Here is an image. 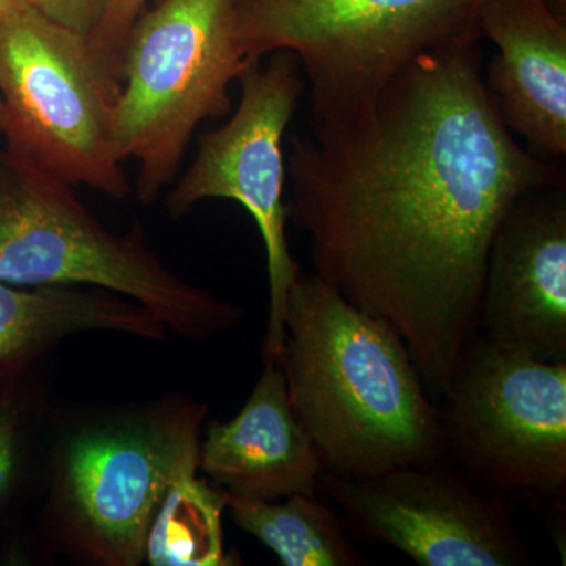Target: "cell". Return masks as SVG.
I'll return each instance as SVG.
<instances>
[{"instance_id": "cell-1", "label": "cell", "mask_w": 566, "mask_h": 566, "mask_svg": "<svg viewBox=\"0 0 566 566\" xmlns=\"http://www.w3.org/2000/svg\"><path fill=\"white\" fill-rule=\"evenodd\" d=\"M480 41L424 52L375 99L290 136L289 222L314 273L389 324L441 400L480 334L486 256L520 197L566 182L502 122Z\"/></svg>"}, {"instance_id": "cell-2", "label": "cell", "mask_w": 566, "mask_h": 566, "mask_svg": "<svg viewBox=\"0 0 566 566\" xmlns=\"http://www.w3.org/2000/svg\"><path fill=\"white\" fill-rule=\"evenodd\" d=\"M277 365L327 474L444 463L441 412L400 335L315 273L290 290Z\"/></svg>"}, {"instance_id": "cell-3", "label": "cell", "mask_w": 566, "mask_h": 566, "mask_svg": "<svg viewBox=\"0 0 566 566\" xmlns=\"http://www.w3.org/2000/svg\"><path fill=\"white\" fill-rule=\"evenodd\" d=\"M208 406L188 395L50 417L40 526L85 566H139L159 504L199 471Z\"/></svg>"}, {"instance_id": "cell-4", "label": "cell", "mask_w": 566, "mask_h": 566, "mask_svg": "<svg viewBox=\"0 0 566 566\" xmlns=\"http://www.w3.org/2000/svg\"><path fill=\"white\" fill-rule=\"evenodd\" d=\"M0 282L95 286L155 315L167 333L203 344L243 322L241 305L178 277L148 245L144 227L114 233L61 180L0 148Z\"/></svg>"}, {"instance_id": "cell-5", "label": "cell", "mask_w": 566, "mask_h": 566, "mask_svg": "<svg viewBox=\"0 0 566 566\" xmlns=\"http://www.w3.org/2000/svg\"><path fill=\"white\" fill-rule=\"evenodd\" d=\"M485 0H233L244 61L277 51L300 61L312 120H333L376 98L424 52L482 40Z\"/></svg>"}, {"instance_id": "cell-6", "label": "cell", "mask_w": 566, "mask_h": 566, "mask_svg": "<svg viewBox=\"0 0 566 566\" xmlns=\"http://www.w3.org/2000/svg\"><path fill=\"white\" fill-rule=\"evenodd\" d=\"M233 0H156L123 48L114 145L137 163L136 192L155 203L174 185L193 133L232 109L230 85L248 69Z\"/></svg>"}, {"instance_id": "cell-7", "label": "cell", "mask_w": 566, "mask_h": 566, "mask_svg": "<svg viewBox=\"0 0 566 566\" xmlns=\"http://www.w3.org/2000/svg\"><path fill=\"white\" fill-rule=\"evenodd\" d=\"M117 87L87 36L31 7L0 18V99L6 147L71 186L132 193L114 145Z\"/></svg>"}, {"instance_id": "cell-8", "label": "cell", "mask_w": 566, "mask_h": 566, "mask_svg": "<svg viewBox=\"0 0 566 566\" xmlns=\"http://www.w3.org/2000/svg\"><path fill=\"white\" fill-rule=\"evenodd\" d=\"M447 457L491 494L560 504L566 493V360L476 335L441 398Z\"/></svg>"}, {"instance_id": "cell-9", "label": "cell", "mask_w": 566, "mask_h": 566, "mask_svg": "<svg viewBox=\"0 0 566 566\" xmlns=\"http://www.w3.org/2000/svg\"><path fill=\"white\" fill-rule=\"evenodd\" d=\"M266 57L238 77L241 95L232 117L221 128L200 134L196 158L170 189L166 210L181 219L203 200L229 199L252 216L262 234L270 286L262 359L277 364L290 290L303 271L286 237L283 136L307 87L292 52Z\"/></svg>"}, {"instance_id": "cell-10", "label": "cell", "mask_w": 566, "mask_h": 566, "mask_svg": "<svg viewBox=\"0 0 566 566\" xmlns=\"http://www.w3.org/2000/svg\"><path fill=\"white\" fill-rule=\"evenodd\" d=\"M319 488L345 524L420 566L531 564L509 502L442 463L405 465L371 476L323 472Z\"/></svg>"}, {"instance_id": "cell-11", "label": "cell", "mask_w": 566, "mask_h": 566, "mask_svg": "<svg viewBox=\"0 0 566 566\" xmlns=\"http://www.w3.org/2000/svg\"><path fill=\"white\" fill-rule=\"evenodd\" d=\"M480 335L566 360V182L524 193L502 219L486 256Z\"/></svg>"}, {"instance_id": "cell-12", "label": "cell", "mask_w": 566, "mask_h": 566, "mask_svg": "<svg viewBox=\"0 0 566 566\" xmlns=\"http://www.w3.org/2000/svg\"><path fill=\"white\" fill-rule=\"evenodd\" d=\"M479 31L495 48L483 81L502 122L536 158L565 164L566 21L546 0H485Z\"/></svg>"}, {"instance_id": "cell-13", "label": "cell", "mask_w": 566, "mask_h": 566, "mask_svg": "<svg viewBox=\"0 0 566 566\" xmlns=\"http://www.w3.org/2000/svg\"><path fill=\"white\" fill-rule=\"evenodd\" d=\"M199 471L238 497L281 501L319 490L323 463L294 412L277 364H264L233 419L208 424L200 439Z\"/></svg>"}, {"instance_id": "cell-14", "label": "cell", "mask_w": 566, "mask_h": 566, "mask_svg": "<svg viewBox=\"0 0 566 566\" xmlns=\"http://www.w3.org/2000/svg\"><path fill=\"white\" fill-rule=\"evenodd\" d=\"M132 301L95 286H17L0 282V379L20 378L65 338L132 333Z\"/></svg>"}, {"instance_id": "cell-15", "label": "cell", "mask_w": 566, "mask_h": 566, "mask_svg": "<svg viewBox=\"0 0 566 566\" xmlns=\"http://www.w3.org/2000/svg\"><path fill=\"white\" fill-rule=\"evenodd\" d=\"M222 490V488H221ZM234 523L255 536L285 566H357L364 558L346 535L340 516L315 493L281 501L238 497L223 491Z\"/></svg>"}, {"instance_id": "cell-16", "label": "cell", "mask_w": 566, "mask_h": 566, "mask_svg": "<svg viewBox=\"0 0 566 566\" xmlns=\"http://www.w3.org/2000/svg\"><path fill=\"white\" fill-rule=\"evenodd\" d=\"M221 488L185 476L167 494L153 517L145 562L153 566L237 565L223 547Z\"/></svg>"}, {"instance_id": "cell-17", "label": "cell", "mask_w": 566, "mask_h": 566, "mask_svg": "<svg viewBox=\"0 0 566 566\" xmlns=\"http://www.w3.org/2000/svg\"><path fill=\"white\" fill-rule=\"evenodd\" d=\"M46 420L48 398L40 382L13 381L0 392V513L20 488Z\"/></svg>"}, {"instance_id": "cell-18", "label": "cell", "mask_w": 566, "mask_h": 566, "mask_svg": "<svg viewBox=\"0 0 566 566\" xmlns=\"http://www.w3.org/2000/svg\"><path fill=\"white\" fill-rule=\"evenodd\" d=\"M150 0H112L109 9L98 22L91 35L88 44L96 63L104 76L118 87L120 84V66L123 48L132 31L134 21L147 9Z\"/></svg>"}, {"instance_id": "cell-19", "label": "cell", "mask_w": 566, "mask_h": 566, "mask_svg": "<svg viewBox=\"0 0 566 566\" xmlns=\"http://www.w3.org/2000/svg\"><path fill=\"white\" fill-rule=\"evenodd\" d=\"M48 20L88 36L109 9L112 0H24Z\"/></svg>"}, {"instance_id": "cell-20", "label": "cell", "mask_w": 566, "mask_h": 566, "mask_svg": "<svg viewBox=\"0 0 566 566\" xmlns=\"http://www.w3.org/2000/svg\"><path fill=\"white\" fill-rule=\"evenodd\" d=\"M28 3L24 0H0V18L14 13V11L21 10Z\"/></svg>"}, {"instance_id": "cell-21", "label": "cell", "mask_w": 566, "mask_h": 566, "mask_svg": "<svg viewBox=\"0 0 566 566\" xmlns=\"http://www.w3.org/2000/svg\"><path fill=\"white\" fill-rule=\"evenodd\" d=\"M546 2L560 20L566 21V0H546Z\"/></svg>"}, {"instance_id": "cell-22", "label": "cell", "mask_w": 566, "mask_h": 566, "mask_svg": "<svg viewBox=\"0 0 566 566\" xmlns=\"http://www.w3.org/2000/svg\"><path fill=\"white\" fill-rule=\"evenodd\" d=\"M3 128H6V107H3L2 99H0V134L3 133Z\"/></svg>"}]
</instances>
